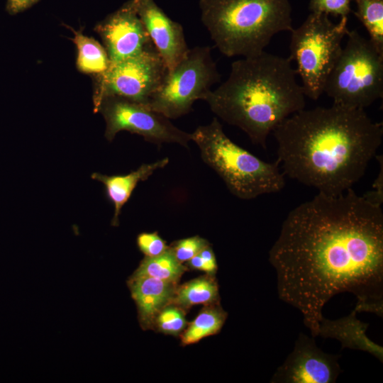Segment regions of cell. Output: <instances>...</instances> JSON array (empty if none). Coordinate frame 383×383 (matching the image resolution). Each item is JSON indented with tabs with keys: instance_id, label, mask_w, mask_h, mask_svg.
<instances>
[{
	"instance_id": "cell-1",
	"label": "cell",
	"mask_w": 383,
	"mask_h": 383,
	"mask_svg": "<svg viewBox=\"0 0 383 383\" xmlns=\"http://www.w3.org/2000/svg\"><path fill=\"white\" fill-rule=\"evenodd\" d=\"M279 298L298 309L311 336L335 295L383 316V211L353 189L318 192L287 214L269 251Z\"/></svg>"
},
{
	"instance_id": "cell-2",
	"label": "cell",
	"mask_w": 383,
	"mask_h": 383,
	"mask_svg": "<svg viewBox=\"0 0 383 383\" xmlns=\"http://www.w3.org/2000/svg\"><path fill=\"white\" fill-rule=\"evenodd\" d=\"M272 133L284 175L336 196L364 176L382 144L383 124L365 109L333 103L297 111Z\"/></svg>"
},
{
	"instance_id": "cell-3",
	"label": "cell",
	"mask_w": 383,
	"mask_h": 383,
	"mask_svg": "<svg viewBox=\"0 0 383 383\" xmlns=\"http://www.w3.org/2000/svg\"><path fill=\"white\" fill-rule=\"evenodd\" d=\"M288 57L264 51L231 64L228 79L205 100L212 112L265 149L269 135L305 108V95Z\"/></svg>"
},
{
	"instance_id": "cell-4",
	"label": "cell",
	"mask_w": 383,
	"mask_h": 383,
	"mask_svg": "<svg viewBox=\"0 0 383 383\" xmlns=\"http://www.w3.org/2000/svg\"><path fill=\"white\" fill-rule=\"evenodd\" d=\"M201 20L228 57L257 56L272 38L293 30L289 0H199Z\"/></svg>"
},
{
	"instance_id": "cell-5",
	"label": "cell",
	"mask_w": 383,
	"mask_h": 383,
	"mask_svg": "<svg viewBox=\"0 0 383 383\" xmlns=\"http://www.w3.org/2000/svg\"><path fill=\"white\" fill-rule=\"evenodd\" d=\"M203 161L236 197L252 199L280 192L286 184L279 164L265 162L233 142L216 117L192 133Z\"/></svg>"
},
{
	"instance_id": "cell-6",
	"label": "cell",
	"mask_w": 383,
	"mask_h": 383,
	"mask_svg": "<svg viewBox=\"0 0 383 383\" xmlns=\"http://www.w3.org/2000/svg\"><path fill=\"white\" fill-rule=\"evenodd\" d=\"M346 37L323 93L333 104L365 109L383 96V55L356 30H348Z\"/></svg>"
},
{
	"instance_id": "cell-7",
	"label": "cell",
	"mask_w": 383,
	"mask_h": 383,
	"mask_svg": "<svg viewBox=\"0 0 383 383\" xmlns=\"http://www.w3.org/2000/svg\"><path fill=\"white\" fill-rule=\"evenodd\" d=\"M348 20L342 17L335 23L326 14L311 12L291 31L288 58L296 62L304 95L312 100H318L323 93L327 77L342 50V40L349 30Z\"/></svg>"
},
{
	"instance_id": "cell-8",
	"label": "cell",
	"mask_w": 383,
	"mask_h": 383,
	"mask_svg": "<svg viewBox=\"0 0 383 383\" xmlns=\"http://www.w3.org/2000/svg\"><path fill=\"white\" fill-rule=\"evenodd\" d=\"M220 79L211 48H189L184 57L167 71L148 106L169 119L179 118L192 111L195 101L205 100Z\"/></svg>"
},
{
	"instance_id": "cell-9",
	"label": "cell",
	"mask_w": 383,
	"mask_h": 383,
	"mask_svg": "<svg viewBox=\"0 0 383 383\" xmlns=\"http://www.w3.org/2000/svg\"><path fill=\"white\" fill-rule=\"evenodd\" d=\"M167 68L155 46L125 60L110 64L97 76L94 109L106 96H118L148 106Z\"/></svg>"
},
{
	"instance_id": "cell-10",
	"label": "cell",
	"mask_w": 383,
	"mask_h": 383,
	"mask_svg": "<svg viewBox=\"0 0 383 383\" xmlns=\"http://www.w3.org/2000/svg\"><path fill=\"white\" fill-rule=\"evenodd\" d=\"M94 111H99L106 122L105 138L112 141L121 131L138 134L150 143H177L187 148L192 133L174 126L170 119L149 106L118 96L103 98Z\"/></svg>"
},
{
	"instance_id": "cell-11",
	"label": "cell",
	"mask_w": 383,
	"mask_h": 383,
	"mask_svg": "<svg viewBox=\"0 0 383 383\" xmlns=\"http://www.w3.org/2000/svg\"><path fill=\"white\" fill-rule=\"evenodd\" d=\"M340 355L319 348L311 338L300 333L293 350L277 368L271 383H335L342 370Z\"/></svg>"
},
{
	"instance_id": "cell-12",
	"label": "cell",
	"mask_w": 383,
	"mask_h": 383,
	"mask_svg": "<svg viewBox=\"0 0 383 383\" xmlns=\"http://www.w3.org/2000/svg\"><path fill=\"white\" fill-rule=\"evenodd\" d=\"M100 35L110 63H116L154 46L139 18L135 0H129L99 22Z\"/></svg>"
},
{
	"instance_id": "cell-13",
	"label": "cell",
	"mask_w": 383,
	"mask_h": 383,
	"mask_svg": "<svg viewBox=\"0 0 383 383\" xmlns=\"http://www.w3.org/2000/svg\"><path fill=\"white\" fill-rule=\"evenodd\" d=\"M137 13L168 71L189 50L182 26L172 20L154 0H135Z\"/></svg>"
},
{
	"instance_id": "cell-14",
	"label": "cell",
	"mask_w": 383,
	"mask_h": 383,
	"mask_svg": "<svg viewBox=\"0 0 383 383\" xmlns=\"http://www.w3.org/2000/svg\"><path fill=\"white\" fill-rule=\"evenodd\" d=\"M177 284L146 276L129 277L127 285L135 303L142 329L152 328L155 316L170 304Z\"/></svg>"
},
{
	"instance_id": "cell-15",
	"label": "cell",
	"mask_w": 383,
	"mask_h": 383,
	"mask_svg": "<svg viewBox=\"0 0 383 383\" xmlns=\"http://www.w3.org/2000/svg\"><path fill=\"white\" fill-rule=\"evenodd\" d=\"M353 309L348 316L330 320L323 316L319 322L318 335L338 340L342 349L348 348L369 353L383 362V347L366 335L368 323L359 320Z\"/></svg>"
},
{
	"instance_id": "cell-16",
	"label": "cell",
	"mask_w": 383,
	"mask_h": 383,
	"mask_svg": "<svg viewBox=\"0 0 383 383\" xmlns=\"http://www.w3.org/2000/svg\"><path fill=\"white\" fill-rule=\"evenodd\" d=\"M169 163L167 157L152 163L143 164L136 170L127 174L106 175L94 172L91 177L101 182L105 188L106 196L113 204L114 213L111 226H118L121 209L130 199L138 182L145 181L155 171L165 167Z\"/></svg>"
},
{
	"instance_id": "cell-17",
	"label": "cell",
	"mask_w": 383,
	"mask_h": 383,
	"mask_svg": "<svg viewBox=\"0 0 383 383\" xmlns=\"http://www.w3.org/2000/svg\"><path fill=\"white\" fill-rule=\"evenodd\" d=\"M170 303L186 311L196 304H220L218 285L215 276L206 274L181 285L177 284Z\"/></svg>"
},
{
	"instance_id": "cell-18",
	"label": "cell",
	"mask_w": 383,
	"mask_h": 383,
	"mask_svg": "<svg viewBox=\"0 0 383 383\" xmlns=\"http://www.w3.org/2000/svg\"><path fill=\"white\" fill-rule=\"evenodd\" d=\"M227 316V312L220 304L204 306L179 335L181 345L186 346L194 344L206 337L218 333Z\"/></svg>"
},
{
	"instance_id": "cell-19",
	"label": "cell",
	"mask_w": 383,
	"mask_h": 383,
	"mask_svg": "<svg viewBox=\"0 0 383 383\" xmlns=\"http://www.w3.org/2000/svg\"><path fill=\"white\" fill-rule=\"evenodd\" d=\"M72 41L77 48V67L79 71L96 76L104 73L110 66V60L103 45L81 30H74Z\"/></svg>"
},
{
	"instance_id": "cell-20",
	"label": "cell",
	"mask_w": 383,
	"mask_h": 383,
	"mask_svg": "<svg viewBox=\"0 0 383 383\" xmlns=\"http://www.w3.org/2000/svg\"><path fill=\"white\" fill-rule=\"evenodd\" d=\"M189 269L174 257L170 247L160 255L146 257L140 261L132 276H146L178 284Z\"/></svg>"
},
{
	"instance_id": "cell-21",
	"label": "cell",
	"mask_w": 383,
	"mask_h": 383,
	"mask_svg": "<svg viewBox=\"0 0 383 383\" xmlns=\"http://www.w3.org/2000/svg\"><path fill=\"white\" fill-rule=\"evenodd\" d=\"M355 16L365 27L369 40L383 55V0H354Z\"/></svg>"
},
{
	"instance_id": "cell-22",
	"label": "cell",
	"mask_w": 383,
	"mask_h": 383,
	"mask_svg": "<svg viewBox=\"0 0 383 383\" xmlns=\"http://www.w3.org/2000/svg\"><path fill=\"white\" fill-rule=\"evenodd\" d=\"M186 313V311L170 303L155 316L151 329L165 335L178 336L188 324L185 318Z\"/></svg>"
},
{
	"instance_id": "cell-23",
	"label": "cell",
	"mask_w": 383,
	"mask_h": 383,
	"mask_svg": "<svg viewBox=\"0 0 383 383\" xmlns=\"http://www.w3.org/2000/svg\"><path fill=\"white\" fill-rule=\"evenodd\" d=\"M209 245V241L199 235L176 240L169 246L176 259L184 263Z\"/></svg>"
},
{
	"instance_id": "cell-24",
	"label": "cell",
	"mask_w": 383,
	"mask_h": 383,
	"mask_svg": "<svg viewBox=\"0 0 383 383\" xmlns=\"http://www.w3.org/2000/svg\"><path fill=\"white\" fill-rule=\"evenodd\" d=\"M352 0H311L309 9L311 12L321 13L328 16L348 17L351 11Z\"/></svg>"
},
{
	"instance_id": "cell-25",
	"label": "cell",
	"mask_w": 383,
	"mask_h": 383,
	"mask_svg": "<svg viewBox=\"0 0 383 383\" xmlns=\"http://www.w3.org/2000/svg\"><path fill=\"white\" fill-rule=\"evenodd\" d=\"M139 250L146 257H155L165 252L169 248L157 232L141 233L136 239Z\"/></svg>"
},
{
	"instance_id": "cell-26",
	"label": "cell",
	"mask_w": 383,
	"mask_h": 383,
	"mask_svg": "<svg viewBox=\"0 0 383 383\" xmlns=\"http://www.w3.org/2000/svg\"><path fill=\"white\" fill-rule=\"evenodd\" d=\"M185 266L189 270H201L213 276L218 270L216 255L210 245L186 262Z\"/></svg>"
},
{
	"instance_id": "cell-27",
	"label": "cell",
	"mask_w": 383,
	"mask_h": 383,
	"mask_svg": "<svg viewBox=\"0 0 383 383\" xmlns=\"http://www.w3.org/2000/svg\"><path fill=\"white\" fill-rule=\"evenodd\" d=\"M379 170L377 177L372 184V190L366 192L363 196L370 202L382 206L383 204V157L382 155H376Z\"/></svg>"
},
{
	"instance_id": "cell-28",
	"label": "cell",
	"mask_w": 383,
	"mask_h": 383,
	"mask_svg": "<svg viewBox=\"0 0 383 383\" xmlns=\"http://www.w3.org/2000/svg\"><path fill=\"white\" fill-rule=\"evenodd\" d=\"M38 1L39 0H7L6 9L9 14L15 15L29 9Z\"/></svg>"
}]
</instances>
